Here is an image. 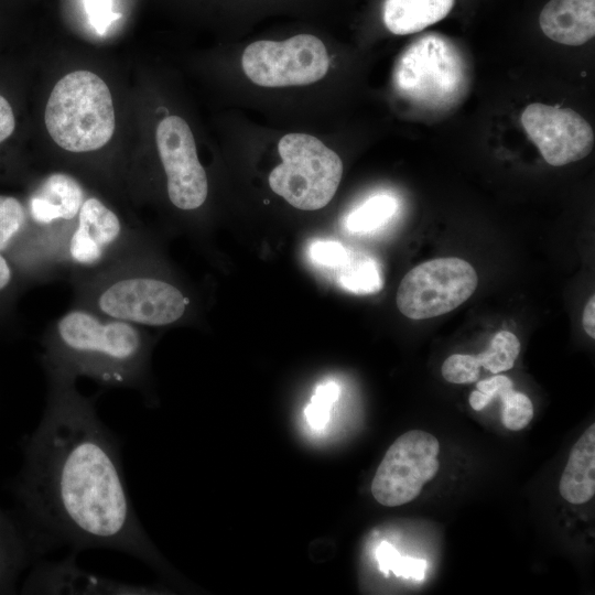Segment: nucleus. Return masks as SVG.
Listing matches in <instances>:
<instances>
[{
	"label": "nucleus",
	"instance_id": "obj_20",
	"mask_svg": "<svg viewBox=\"0 0 595 595\" xmlns=\"http://www.w3.org/2000/svg\"><path fill=\"white\" fill-rule=\"evenodd\" d=\"M339 284L356 294H371L382 286L378 263L366 256L350 255L348 262L338 269Z\"/></svg>",
	"mask_w": 595,
	"mask_h": 595
},
{
	"label": "nucleus",
	"instance_id": "obj_5",
	"mask_svg": "<svg viewBox=\"0 0 595 595\" xmlns=\"http://www.w3.org/2000/svg\"><path fill=\"white\" fill-rule=\"evenodd\" d=\"M67 278L73 305L141 327L175 324L192 305L183 289L159 269L150 244L107 267Z\"/></svg>",
	"mask_w": 595,
	"mask_h": 595
},
{
	"label": "nucleus",
	"instance_id": "obj_19",
	"mask_svg": "<svg viewBox=\"0 0 595 595\" xmlns=\"http://www.w3.org/2000/svg\"><path fill=\"white\" fill-rule=\"evenodd\" d=\"M398 209L397 199L388 194H377L353 209L345 225L351 232L372 231L387 224Z\"/></svg>",
	"mask_w": 595,
	"mask_h": 595
},
{
	"label": "nucleus",
	"instance_id": "obj_30",
	"mask_svg": "<svg viewBox=\"0 0 595 595\" xmlns=\"http://www.w3.org/2000/svg\"><path fill=\"white\" fill-rule=\"evenodd\" d=\"M251 25L272 4L268 0H234Z\"/></svg>",
	"mask_w": 595,
	"mask_h": 595
},
{
	"label": "nucleus",
	"instance_id": "obj_17",
	"mask_svg": "<svg viewBox=\"0 0 595 595\" xmlns=\"http://www.w3.org/2000/svg\"><path fill=\"white\" fill-rule=\"evenodd\" d=\"M454 0H383L382 22L394 35L412 34L443 20Z\"/></svg>",
	"mask_w": 595,
	"mask_h": 595
},
{
	"label": "nucleus",
	"instance_id": "obj_10",
	"mask_svg": "<svg viewBox=\"0 0 595 595\" xmlns=\"http://www.w3.org/2000/svg\"><path fill=\"white\" fill-rule=\"evenodd\" d=\"M478 277L473 266L459 258H437L411 269L401 280L396 303L412 320L448 313L475 292Z\"/></svg>",
	"mask_w": 595,
	"mask_h": 595
},
{
	"label": "nucleus",
	"instance_id": "obj_12",
	"mask_svg": "<svg viewBox=\"0 0 595 595\" xmlns=\"http://www.w3.org/2000/svg\"><path fill=\"white\" fill-rule=\"evenodd\" d=\"M86 197L82 183L64 172H53L43 177L30 195L26 209L31 225L58 277L63 274L65 242Z\"/></svg>",
	"mask_w": 595,
	"mask_h": 595
},
{
	"label": "nucleus",
	"instance_id": "obj_23",
	"mask_svg": "<svg viewBox=\"0 0 595 595\" xmlns=\"http://www.w3.org/2000/svg\"><path fill=\"white\" fill-rule=\"evenodd\" d=\"M504 405L501 421L511 431L524 429L533 418V405L529 397L513 389L500 397Z\"/></svg>",
	"mask_w": 595,
	"mask_h": 595
},
{
	"label": "nucleus",
	"instance_id": "obj_24",
	"mask_svg": "<svg viewBox=\"0 0 595 595\" xmlns=\"http://www.w3.org/2000/svg\"><path fill=\"white\" fill-rule=\"evenodd\" d=\"M339 396V387L333 382L318 385L305 409V418L309 424L316 430H322L328 419L332 404Z\"/></svg>",
	"mask_w": 595,
	"mask_h": 595
},
{
	"label": "nucleus",
	"instance_id": "obj_25",
	"mask_svg": "<svg viewBox=\"0 0 595 595\" xmlns=\"http://www.w3.org/2000/svg\"><path fill=\"white\" fill-rule=\"evenodd\" d=\"M479 363L475 355L453 354L441 368L443 378L452 383H472L478 379Z\"/></svg>",
	"mask_w": 595,
	"mask_h": 595
},
{
	"label": "nucleus",
	"instance_id": "obj_29",
	"mask_svg": "<svg viewBox=\"0 0 595 595\" xmlns=\"http://www.w3.org/2000/svg\"><path fill=\"white\" fill-rule=\"evenodd\" d=\"M15 119L9 101L0 95V143L7 140L14 131Z\"/></svg>",
	"mask_w": 595,
	"mask_h": 595
},
{
	"label": "nucleus",
	"instance_id": "obj_2",
	"mask_svg": "<svg viewBox=\"0 0 595 595\" xmlns=\"http://www.w3.org/2000/svg\"><path fill=\"white\" fill-rule=\"evenodd\" d=\"M226 104L270 125L315 131L337 129L347 91V57L314 25L246 35L215 56Z\"/></svg>",
	"mask_w": 595,
	"mask_h": 595
},
{
	"label": "nucleus",
	"instance_id": "obj_33",
	"mask_svg": "<svg viewBox=\"0 0 595 595\" xmlns=\"http://www.w3.org/2000/svg\"><path fill=\"white\" fill-rule=\"evenodd\" d=\"M491 401L493 399L490 397H488L487 394L483 393L479 390L472 391L468 398V402L470 407L476 411L483 410Z\"/></svg>",
	"mask_w": 595,
	"mask_h": 595
},
{
	"label": "nucleus",
	"instance_id": "obj_22",
	"mask_svg": "<svg viewBox=\"0 0 595 595\" xmlns=\"http://www.w3.org/2000/svg\"><path fill=\"white\" fill-rule=\"evenodd\" d=\"M379 569L388 575L391 570L396 575L405 578L422 581L426 569V561L422 559L401 556L392 544L383 541L377 550Z\"/></svg>",
	"mask_w": 595,
	"mask_h": 595
},
{
	"label": "nucleus",
	"instance_id": "obj_9",
	"mask_svg": "<svg viewBox=\"0 0 595 595\" xmlns=\"http://www.w3.org/2000/svg\"><path fill=\"white\" fill-rule=\"evenodd\" d=\"M155 126L154 143L170 205L182 213L201 210L209 198V177L198 154L192 126L182 115L169 112Z\"/></svg>",
	"mask_w": 595,
	"mask_h": 595
},
{
	"label": "nucleus",
	"instance_id": "obj_31",
	"mask_svg": "<svg viewBox=\"0 0 595 595\" xmlns=\"http://www.w3.org/2000/svg\"><path fill=\"white\" fill-rule=\"evenodd\" d=\"M14 284V270L7 257L0 252V299L12 290Z\"/></svg>",
	"mask_w": 595,
	"mask_h": 595
},
{
	"label": "nucleus",
	"instance_id": "obj_1",
	"mask_svg": "<svg viewBox=\"0 0 595 595\" xmlns=\"http://www.w3.org/2000/svg\"><path fill=\"white\" fill-rule=\"evenodd\" d=\"M45 371L47 403L18 485L37 550L108 548L155 561L126 489L118 443L93 399L77 390L76 378Z\"/></svg>",
	"mask_w": 595,
	"mask_h": 595
},
{
	"label": "nucleus",
	"instance_id": "obj_26",
	"mask_svg": "<svg viewBox=\"0 0 595 595\" xmlns=\"http://www.w3.org/2000/svg\"><path fill=\"white\" fill-rule=\"evenodd\" d=\"M350 255L342 244L332 240H318L310 247V257L316 264L337 270L348 262Z\"/></svg>",
	"mask_w": 595,
	"mask_h": 595
},
{
	"label": "nucleus",
	"instance_id": "obj_27",
	"mask_svg": "<svg viewBox=\"0 0 595 595\" xmlns=\"http://www.w3.org/2000/svg\"><path fill=\"white\" fill-rule=\"evenodd\" d=\"M84 3L91 25L99 33L120 17L112 11L111 0H84Z\"/></svg>",
	"mask_w": 595,
	"mask_h": 595
},
{
	"label": "nucleus",
	"instance_id": "obj_16",
	"mask_svg": "<svg viewBox=\"0 0 595 595\" xmlns=\"http://www.w3.org/2000/svg\"><path fill=\"white\" fill-rule=\"evenodd\" d=\"M28 588L33 591H46L61 593H139V587L120 585L115 582L104 581L90 574L79 571L73 562L63 561L48 563L35 570L28 581Z\"/></svg>",
	"mask_w": 595,
	"mask_h": 595
},
{
	"label": "nucleus",
	"instance_id": "obj_32",
	"mask_svg": "<svg viewBox=\"0 0 595 595\" xmlns=\"http://www.w3.org/2000/svg\"><path fill=\"white\" fill-rule=\"evenodd\" d=\"M582 325L587 335L595 338V296L592 295L583 311Z\"/></svg>",
	"mask_w": 595,
	"mask_h": 595
},
{
	"label": "nucleus",
	"instance_id": "obj_3",
	"mask_svg": "<svg viewBox=\"0 0 595 595\" xmlns=\"http://www.w3.org/2000/svg\"><path fill=\"white\" fill-rule=\"evenodd\" d=\"M43 348L45 370L109 388L145 389L151 338L141 326L72 305L47 326Z\"/></svg>",
	"mask_w": 595,
	"mask_h": 595
},
{
	"label": "nucleus",
	"instance_id": "obj_14",
	"mask_svg": "<svg viewBox=\"0 0 595 595\" xmlns=\"http://www.w3.org/2000/svg\"><path fill=\"white\" fill-rule=\"evenodd\" d=\"M539 24L552 41L580 46L595 35V0H550Z\"/></svg>",
	"mask_w": 595,
	"mask_h": 595
},
{
	"label": "nucleus",
	"instance_id": "obj_15",
	"mask_svg": "<svg viewBox=\"0 0 595 595\" xmlns=\"http://www.w3.org/2000/svg\"><path fill=\"white\" fill-rule=\"evenodd\" d=\"M559 491L571 504L587 502L595 494V424L589 425L573 445Z\"/></svg>",
	"mask_w": 595,
	"mask_h": 595
},
{
	"label": "nucleus",
	"instance_id": "obj_21",
	"mask_svg": "<svg viewBox=\"0 0 595 595\" xmlns=\"http://www.w3.org/2000/svg\"><path fill=\"white\" fill-rule=\"evenodd\" d=\"M520 353L518 337L508 331L498 332L487 350L476 355L480 366L493 374L509 370Z\"/></svg>",
	"mask_w": 595,
	"mask_h": 595
},
{
	"label": "nucleus",
	"instance_id": "obj_18",
	"mask_svg": "<svg viewBox=\"0 0 595 595\" xmlns=\"http://www.w3.org/2000/svg\"><path fill=\"white\" fill-rule=\"evenodd\" d=\"M31 538H24L0 510V593L11 592L31 555Z\"/></svg>",
	"mask_w": 595,
	"mask_h": 595
},
{
	"label": "nucleus",
	"instance_id": "obj_11",
	"mask_svg": "<svg viewBox=\"0 0 595 595\" xmlns=\"http://www.w3.org/2000/svg\"><path fill=\"white\" fill-rule=\"evenodd\" d=\"M440 443L429 432L411 430L387 450L370 490L382 506L397 507L414 500L440 469Z\"/></svg>",
	"mask_w": 595,
	"mask_h": 595
},
{
	"label": "nucleus",
	"instance_id": "obj_28",
	"mask_svg": "<svg viewBox=\"0 0 595 595\" xmlns=\"http://www.w3.org/2000/svg\"><path fill=\"white\" fill-rule=\"evenodd\" d=\"M477 390L487 394L491 399L501 397L504 393L512 389V381L502 375H497L486 380H480L477 382Z\"/></svg>",
	"mask_w": 595,
	"mask_h": 595
},
{
	"label": "nucleus",
	"instance_id": "obj_13",
	"mask_svg": "<svg viewBox=\"0 0 595 595\" xmlns=\"http://www.w3.org/2000/svg\"><path fill=\"white\" fill-rule=\"evenodd\" d=\"M521 123L550 165L576 162L593 150L594 132L591 125L570 108L533 102L523 110Z\"/></svg>",
	"mask_w": 595,
	"mask_h": 595
},
{
	"label": "nucleus",
	"instance_id": "obj_4",
	"mask_svg": "<svg viewBox=\"0 0 595 595\" xmlns=\"http://www.w3.org/2000/svg\"><path fill=\"white\" fill-rule=\"evenodd\" d=\"M250 144L274 161L267 175L269 191L302 212L325 208L340 185L344 162L337 129L315 131L267 123L230 109L225 117Z\"/></svg>",
	"mask_w": 595,
	"mask_h": 595
},
{
	"label": "nucleus",
	"instance_id": "obj_6",
	"mask_svg": "<svg viewBox=\"0 0 595 595\" xmlns=\"http://www.w3.org/2000/svg\"><path fill=\"white\" fill-rule=\"evenodd\" d=\"M45 126L53 141L71 153L104 148L116 128L115 108L107 84L95 73L75 71L52 89Z\"/></svg>",
	"mask_w": 595,
	"mask_h": 595
},
{
	"label": "nucleus",
	"instance_id": "obj_7",
	"mask_svg": "<svg viewBox=\"0 0 595 595\" xmlns=\"http://www.w3.org/2000/svg\"><path fill=\"white\" fill-rule=\"evenodd\" d=\"M466 86L464 57L448 39L439 34L413 41L399 55L392 72L396 94L418 106H450L458 100Z\"/></svg>",
	"mask_w": 595,
	"mask_h": 595
},
{
	"label": "nucleus",
	"instance_id": "obj_8",
	"mask_svg": "<svg viewBox=\"0 0 595 595\" xmlns=\"http://www.w3.org/2000/svg\"><path fill=\"white\" fill-rule=\"evenodd\" d=\"M150 244L145 234L127 224L96 196H87L63 250V274L107 267Z\"/></svg>",
	"mask_w": 595,
	"mask_h": 595
}]
</instances>
